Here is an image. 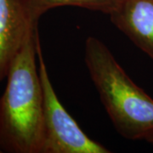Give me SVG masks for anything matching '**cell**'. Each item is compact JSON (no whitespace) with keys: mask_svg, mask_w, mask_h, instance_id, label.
I'll list each match as a JSON object with an SVG mask.
<instances>
[{"mask_svg":"<svg viewBox=\"0 0 153 153\" xmlns=\"http://www.w3.org/2000/svg\"><path fill=\"white\" fill-rule=\"evenodd\" d=\"M38 27L11 65L0 98V152L43 153L44 94L37 66Z\"/></svg>","mask_w":153,"mask_h":153,"instance_id":"1","label":"cell"},{"mask_svg":"<svg viewBox=\"0 0 153 153\" xmlns=\"http://www.w3.org/2000/svg\"><path fill=\"white\" fill-rule=\"evenodd\" d=\"M84 60L116 130L131 140H146L153 134V99L134 82L107 46L88 37Z\"/></svg>","mask_w":153,"mask_h":153,"instance_id":"2","label":"cell"},{"mask_svg":"<svg viewBox=\"0 0 153 153\" xmlns=\"http://www.w3.org/2000/svg\"><path fill=\"white\" fill-rule=\"evenodd\" d=\"M37 55L44 94L43 153L111 152L103 145L87 135L60 102L50 81L39 39L37 44Z\"/></svg>","mask_w":153,"mask_h":153,"instance_id":"3","label":"cell"},{"mask_svg":"<svg viewBox=\"0 0 153 153\" xmlns=\"http://www.w3.org/2000/svg\"><path fill=\"white\" fill-rule=\"evenodd\" d=\"M36 27L30 21L27 0H0V82Z\"/></svg>","mask_w":153,"mask_h":153,"instance_id":"4","label":"cell"},{"mask_svg":"<svg viewBox=\"0 0 153 153\" xmlns=\"http://www.w3.org/2000/svg\"><path fill=\"white\" fill-rule=\"evenodd\" d=\"M111 22L153 61V0H123Z\"/></svg>","mask_w":153,"mask_h":153,"instance_id":"5","label":"cell"},{"mask_svg":"<svg viewBox=\"0 0 153 153\" xmlns=\"http://www.w3.org/2000/svg\"><path fill=\"white\" fill-rule=\"evenodd\" d=\"M123 0H27L31 22L38 25V21L47 11L59 7L73 6L90 10L100 11L109 16Z\"/></svg>","mask_w":153,"mask_h":153,"instance_id":"6","label":"cell"},{"mask_svg":"<svg viewBox=\"0 0 153 153\" xmlns=\"http://www.w3.org/2000/svg\"><path fill=\"white\" fill-rule=\"evenodd\" d=\"M146 141L148 143H150V144H152V145L153 146V134H152L151 136L148 137L147 139L146 140Z\"/></svg>","mask_w":153,"mask_h":153,"instance_id":"7","label":"cell"},{"mask_svg":"<svg viewBox=\"0 0 153 153\" xmlns=\"http://www.w3.org/2000/svg\"></svg>","mask_w":153,"mask_h":153,"instance_id":"8","label":"cell"}]
</instances>
